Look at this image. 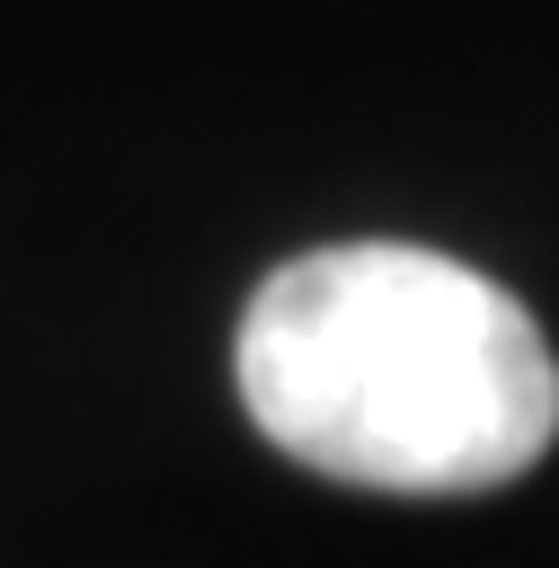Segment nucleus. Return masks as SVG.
Instances as JSON below:
<instances>
[{
	"label": "nucleus",
	"instance_id": "nucleus-1",
	"mask_svg": "<svg viewBox=\"0 0 559 568\" xmlns=\"http://www.w3.org/2000/svg\"><path fill=\"white\" fill-rule=\"evenodd\" d=\"M240 399L275 453L346 488L470 497L559 435V355L461 257L355 240L275 266L240 320Z\"/></svg>",
	"mask_w": 559,
	"mask_h": 568
}]
</instances>
